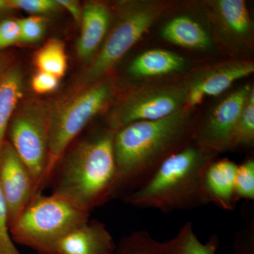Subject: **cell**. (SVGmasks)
<instances>
[{"mask_svg": "<svg viewBox=\"0 0 254 254\" xmlns=\"http://www.w3.org/2000/svg\"><path fill=\"white\" fill-rule=\"evenodd\" d=\"M0 189L7 206L10 227L38 193L27 167L6 139L0 150Z\"/></svg>", "mask_w": 254, "mask_h": 254, "instance_id": "cell-10", "label": "cell"}, {"mask_svg": "<svg viewBox=\"0 0 254 254\" xmlns=\"http://www.w3.org/2000/svg\"><path fill=\"white\" fill-rule=\"evenodd\" d=\"M113 254H171L165 242L155 240L148 232L140 230L124 237Z\"/></svg>", "mask_w": 254, "mask_h": 254, "instance_id": "cell-21", "label": "cell"}, {"mask_svg": "<svg viewBox=\"0 0 254 254\" xmlns=\"http://www.w3.org/2000/svg\"><path fill=\"white\" fill-rule=\"evenodd\" d=\"M9 8L21 9L33 15L46 14L60 9L56 0H8Z\"/></svg>", "mask_w": 254, "mask_h": 254, "instance_id": "cell-26", "label": "cell"}, {"mask_svg": "<svg viewBox=\"0 0 254 254\" xmlns=\"http://www.w3.org/2000/svg\"><path fill=\"white\" fill-rule=\"evenodd\" d=\"M115 241L105 224L89 220L60 241L56 254H113Z\"/></svg>", "mask_w": 254, "mask_h": 254, "instance_id": "cell-11", "label": "cell"}, {"mask_svg": "<svg viewBox=\"0 0 254 254\" xmlns=\"http://www.w3.org/2000/svg\"><path fill=\"white\" fill-rule=\"evenodd\" d=\"M9 60L6 56L0 54V78L4 76L5 73L9 70Z\"/></svg>", "mask_w": 254, "mask_h": 254, "instance_id": "cell-31", "label": "cell"}, {"mask_svg": "<svg viewBox=\"0 0 254 254\" xmlns=\"http://www.w3.org/2000/svg\"><path fill=\"white\" fill-rule=\"evenodd\" d=\"M60 79L50 73L39 71L32 78V89L38 94L51 93L58 88Z\"/></svg>", "mask_w": 254, "mask_h": 254, "instance_id": "cell-28", "label": "cell"}, {"mask_svg": "<svg viewBox=\"0 0 254 254\" xmlns=\"http://www.w3.org/2000/svg\"><path fill=\"white\" fill-rule=\"evenodd\" d=\"M252 88L246 84L220 100L197 125L195 143L216 155L231 150L235 127Z\"/></svg>", "mask_w": 254, "mask_h": 254, "instance_id": "cell-9", "label": "cell"}, {"mask_svg": "<svg viewBox=\"0 0 254 254\" xmlns=\"http://www.w3.org/2000/svg\"><path fill=\"white\" fill-rule=\"evenodd\" d=\"M235 195L237 201L254 200V160L246 159L237 165L235 180Z\"/></svg>", "mask_w": 254, "mask_h": 254, "instance_id": "cell-23", "label": "cell"}, {"mask_svg": "<svg viewBox=\"0 0 254 254\" xmlns=\"http://www.w3.org/2000/svg\"><path fill=\"white\" fill-rule=\"evenodd\" d=\"M237 165L227 158L214 160L208 165L203 180L208 203H213L222 210H235L237 203L235 195Z\"/></svg>", "mask_w": 254, "mask_h": 254, "instance_id": "cell-13", "label": "cell"}, {"mask_svg": "<svg viewBox=\"0 0 254 254\" xmlns=\"http://www.w3.org/2000/svg\"><path fill=\"white\" fill-rule=\"evenodd\" d=\"M185 58L169 50L145 51L132 62L128 72L136 78H152L180 71L185 67Z\"/></svg>", "mask_w": 254, "mask_h": 254, "instance_id": "cell-16", "label": "cell"}, {"mask_svg": "<svg viewBox=\"0 0 254 254\" xmlns=\"http://www.w3.org/2000/svg\"><path fill=\"white\" fill-rule=\"evenodd\" d=\"M254 72L252 62L233 61L219 64L195 78L188 87L204 99L207 96H218L225 93L239 80Z\"/></svg>", "mask_w": 254, "mask_h": 254, "instance_id": "cell-14", "label": "cell"}, {"mask_svg": "<svg viewBox=\"0 0 254 254\" xmlns=\"http://www.w3.org/2000/svg\"><path fill=\"white\" fill-rule=\"evenodd\" d=\"M121 9L116 24L83 75L84 86L108 73L153 26L165 6L157 1H137L126 2Z\"/></svg>", "mask_w": 254, "mask_h": 254, "instance_id": "cell-6", "label": "cell"}, {"mask_svg": "<svg viewBox=\"0 0 254 254\" xmlns=\"http://www.w3.org/2000/svg\"><path fill=\"white\" fill-rule=\"evenodd\" d=\"M10 9L8 0H0V10Z\"/></svg>", "mask_w": 254, "mask_h": 254, "instance_id": "cell-32", "label": "cell"}, {"mask_svg": "<svg viewBox=\"0 0 254 254\" xmlns=\"http://www.w3.org/2000/svg\"><path fill=\"white\" fill-rule=\"evenodd\" d=\"M89 217L90 212L66 197L39 193L9 227L10 235L39 254H56L60 241Z\"/></svg>", "mask_w": 254, "mask_h": 254, "instance_id": "cell-4", "label": "cell"}, {"mask_svg": "<svg viewBox=\"0 0 254 254\" xmlns=\"http://www.w3.org/2000/svg\"><path fill=\"white\" fill-rule=\"evenodd\" d=\"M0 254H21L10 235L7 206L0 189Z\"/></svg>", "mask_w": 254, "mask_h": 254, "instance_id": "cell-25", "label": "cell"}, {"mask_svg": "<svg viewBox=\"0 0 254 254\" xmlns=\"http://www.w3.org/2000/svg\"><path fill=\"white\" fill-rule=\"evenodd\" d=\"M165 41L189 49L206 50L212 45L204 28L188 16H178L168 21L161 31Z\"/></svg>", "mask_w": 254, "mask_h": 254, "instance_id": "cell-17", "label": "cell"}, {"mask_svg": "<svg viewBox=\"0 0 254 254\" xmlns=\"http://www.w3.org/2000/svg\"><path fill=\"white\" fill-rule=\"evenodd\" d=\"M17 20L20 29L19 43L33 44L41 41L46 32V18L39 15H31Z\"/></svg>", "mask_w": 254, "mask_h": 254, "instance_id": "cell-24", "label": "cell"}, {"mask_svg": "<svg viewBox=\"0 0 254 254\" xmlns=\"http://www.w3.org/2000/svg\"><path fill=\"white\" fill-rule=\"evenodd\" d=\"M215 156L193 141L170 155L144 185L123 200L136 208L164 213L208 204L203 180Z\"/></svg>", "mask_w": 254, "mask_h": 254, "instance_id": "cell-3", "label": "cell"}, {"mask_svg": "<svg viewBox=\"0 0 254 254\" xmlns=\"http://www.w3.org/2000/svg\"><path fill=\"white\" fill-rule=\"evenodd\" d=\"M165 244L171 254H217L220 240L218 235H213L203 243L195 235L191 222H188Z\"/></svg>", "mask_w": 254, "mask_h": 254, "instance_id": "cell-19", "label": "cell"}, {"mask_svg": "<svg viewBox=\"0 0 254 254\" xmlns=\"http://www.w3.org/2000/svg\"><path fill=\"white\" fill-rule=\"evenodd\" d=\"M187 110L160 120L136 122L115 131L113 198H126L144 185L170 155L194 141L197 125Z\"/></svg>", "mask_w": 254, "mask_h": 254, "instance_id": "cell-1", "label": "cell"}, {"mask_svg": "<svg viewBox=\"0 0 254 254\" xmlns=\"http://www.w3.org/2000/svg\"><path fill=\"white\" fill-rule=\"evenodd\" d=\"M188 87L163 85L143 88L132 93L114 111L110 128L114 131L133 123L167 118L185 109Z\"/></svg>", "mask_w": 254, "mask_h": 254, "instance_id": "cell-8", "label": "cell"}, {"mask_svg": "<svg viewBox=\"0 0 254 254\" xmlns=\"http://www.w3.org/2000/svg\"><path fill=\"white\" fill-rule=\"evenodd\" d=\"M35 65L38 71L50 73L57 78L64 76L67 68V56L64 42L50 39L37 52Z\"/></svg>", "mask_w": 254, "mask_h": 254, "instance_id": "cell-20", "label": "cell"}, {"mask_svg": "<svg viewBox=\"0 0 254 254\" xmlns=\"http://www.w3.org/2000/svg\"><path fill=\"white\" fill-rule=\"evenodd\" d=\"M110 19V9L101 1H88L82 7L81 33L76 44V53L81 61H91L94 57L106 36Z\"/></svg>", "mask_w": 254, "mask_h": 254, "instance_id": "cell-12", "label": "cell"}, {"mask_svg": "<svg viewBox=\"0 0 254 254\" xmlns=\"http://www.w3.org/2000/svg\"><path fill=\"white\" fill-rule=\"evenodd\" d=\"M115 133L110 128L65 152L50 177L52 193L66 197L90 213L113 198Z\"/></svg>", "mask_w": 254, "mask_h": 254, "instance_id": "cell-2", "label": "cell"}, {"mask_svg": "<svg viewBox=\"0 0 254 254\" xmlns=\"http://www.w3.org/2000/svg\"><path fill=\"white\" fill-rule=\"evenodd\" d=\"M60 7L67 10L74 21L77 23H81L82 7L79 1L76 0H56Z\"/></svg>", "mask_w": 254, "mask_h": 254, "instance_id": "cell-30", "label": "cell"}, {"mask_svg": "<svg viewBox=\"0 0 254 254\" xmlns=\"http://www.w3.org/2000/svg\"><path fill=\"white\" fill-rule=\"evenodd\" d=\"M235 252L237 254H254V234L252 227L247 231H242L235 242Z\"/></svg>", "mask_w": 254, "mask_h": 254, "instance_id": "cell-29", "label": "cell"}, {"mask_svg": "<svg viewBox=\"0 0 254 254\" xmlns=\"http://www.w3.org/2000/svg\"><path fill=\"white\" fill-rule=\"evenodd\" d=\"M20 29L18 20L5 19L0 22V52L19 43Z\"/></svg>", "mask_w": 254, "mask_h": 254, "instance_id": "cell-27", "label": "cell"}, {"mask_svg": "<svg viewBox=\"0 0 254 254\" xmlns=\"http://www.w3.org/2000/svg\"><path fill=\"white\" fill-rule=\"evenodd\" d=\"M23 76L17 67H10L0 78V150L10 121L23 93Z\"/></svg>", "mask_w": 254, "mask_h": 254, "instance_id": "cell-18", "label": "cell"}, {"mask_svg": "<svg viewBox=\"0 0 254 254\" xmlns=\"http://www.w3.org/2000/svg\"><path fill=\"white\" fill-rule=\"evenodd\" d=\"M9 140L31 173L37 193L46 186L49 151V111L38 101L16 109L8 127Z\"/></svg>", "mask_w": 254, "mask_h": 254, "instance_id": "cell-7", "label": "cell"}, {"mask_svg": "<svg viewBox=\"0 0 254 254\" xmlns=\"http://www.w3.org/2000/svg\"><path fill=\"white\" fill-rule=\"evenodd\" d=\"M254 141V90L251 91L232 136L231 149L250 147Z\"/></svg>", "mask_w": 254, "mask_h": 254, "instance_id": "cell-22", "label": "cell"}, {"mask_svg": "<svg viewBox=\"0 0 254 254\" xmlns=\"http://www.w3.org/2000/svg\"><path fill=\"white\" fill-rule=\"evenodd\" d=\"M113 95L111 82H95L48 108L49 151L46 185L69 145L88 123L109 104Z\"/></svg>", "mask_w": 254, "mask_h": 254, "instance_id": "cell-5", "label": "cell"}, {"mask_svg": "<svg viewBox=\"0 0 254 254\" xmlns=\"http://www.w3.org/2000/svg\"><path fill=\"white\" fill-rule=\"evenodd\" d=\"M237 254L236 253H235V252H232V253H230V254H228V253H224V254Z\"/></svg>", "mask_w": 254, "mask_h": 254, "instance_id": "cell-33", "label": "cell"}, {"mask_svg": "<svg viewBox=\"0 0 254 254\" xmlns=\"http://www.w3.org/2000/svg\"><path fill=\"white\" fill-rule=\"evenodd\" d=\"M212 6L226 34L239 42H246L250 38L253 24L245 1L218 0L212 1Z\"/></svg>", "mask_w": 254, "mask_h": 254, "instance_id": "cell-15", "label": "cell"}]
</instances>
